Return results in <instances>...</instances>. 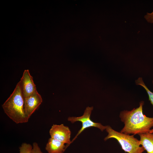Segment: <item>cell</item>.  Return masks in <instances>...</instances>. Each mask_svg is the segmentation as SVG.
Masks as SVG:
<instances>
[{
  "mask_svg": "<svg viewBox=\"0 0 153 153\" xmlns=\"http://www.w3.org/2000/svg\"><path fill=\"white\" fill-rule=\"evenodd\" d=\"M144 103L143 101H141L138 107L120 112L119 117L124 124L121 132L135 135L149 132L153 127V117H147L143 114Z\"/></svg>",
  "mask_w": 153,
  "mask_h": 153,
  "instance_id": "obj_1",
  "label": "cell"
},
{
  "mask_svg": "<svg viewBox=\"0 0 153 153\" xmlns=\"http://www.w3.org/2000/svg\"><path fill=\"white\" fill-rule=\"evenodd\" d=\"M24 99L19 82L12 93L2 105L5 113L16 124L27 122L29 119L24 112Z\"/></svg>",
  "mask_w": 153,
  "mask_h": 153,
  "instance_id": "obj_2",
  "label": "cell"
},
{
  "mask_svg": "<svg viewBox=\"0 0 153 153\" xmlns=\"http://www.w3.org/2000/svg\"><path fill=\"white\" fill-rule=\"evenodd\" d=\"M106 130L108 135L104 140L106 141L110 139H116L120 145L122 149L128 153H143L145 150L140 146V141L134 137L117 131L109 126H106Z\"/></svg>",
  "mask_w": 153,
  "mask_h": 153,
  "instance_id": "obj_3",
  "label": "cell"
},
{
  "mask_svg": "<svg viewBox=\"0 0 153 153\" xmlns=\"http://www.w3.org/2000/svg\"><path fill=\"white\" fill-rule=\"evenodd\" d=\"M93 107H88L85 110L83 114L81 116L76 117H69L68 118V120L72 123L77 121L80 122L82 123V126L78 131L77 134L71 141V143L82 131L86 129L91 127H94L99 129L103 131L106 129V126H104L101 123L93 122L90 118V116Z\"/></svg>",
  "mask_w": 153,
  "mask_h": 153,
  "instance_id": "obj_4",
  "label": "cell"
},
{
  "mask_svg": "<svg viewBox=\"0 0 153 153\" xmlns=\"http://www.w3.org/2000/svg\"><path fill=\"white\" fill-rule=\"evenodd\" d=\"M71 131L69 128L63 124H53L50 130L51 137L67 144V147L71 144Z\"/></svg>",
  "mask_w": 153,
  "mask_h": 153,
  "instance_id": "obj_5",
  "label": "cell"
},
{
  "mask_svg": "<svg viewBox=\"0 0 153 153\" xmlns=\"http://www.w3.org/2000/svg\"><path fill=\"white\" fill-rule=\"evenodd\" d=\"M24 98V112L26 116L29 118L42 102V99L37 91Z\"/></svg>",
  "mask_w": 153,
  "mask_h": 153,
  "instance_id": "obj_6",
  "label": "cell"
},
{
  "mask_svg": "<svg viewBox=\"0 0 153 153\" xmlns=\"http://www.w3.org/2000/svg\"><path fill=\"white\" fill-rule=\"evenodd\" d=\"M19 82L24 98L30 96L37 91L33 77L28 69L24 70Z\"/></svg>",
  "mask_w": 153,
  "mask_h": 153,
  "instance_id": "obj_7",
  "label": "cell"
},
{
  "mask_svg": "<svg viewBox=\"0 0 153 153\" xmlns=\"http://www.w3.org/2000/svg\"><path fill=\"white\" fill-rule=\"evenodd\" d=\"M65 144L50 137L46 144L45 149L48 153H63L67 148Z\"/></svg>",
  "mask_w": 153,
  "mask_h": 153,
  "instance_id": "obj_8",
  "label": "cell"
},
{
  "mask_svg": "<svg viewBox=\"0 0 153 153\" xmlns=\"http://www.w3.org/2000/svg\"><path fill=\"white\" fill-rule=\"evenodd\" d=\"M141 145L146 153H153V133L149 132L138 134Z\"/></svg>",
  "mask_w": 153,
  "mask_h": 153,
  "instance_id": "obj_9",
  "label": "cell"
},
{
  "mask_svg": "<svg viewBox=\"0 0 153 153\" xmlns=\"http://www.w3.org/2000/svg\"><path fill=\"white\" fill-rule=\"evenodd\" d=\"M135 83L137 85L143 87L146 90L148 96L149 100L153 106V92H151L146 86L141 77H139L135 80Z\"/></svg>",
  "mask_w": 153,
  "mask_h": 153,
  "instance_id": "obj_10",
  "label": "cell"
},
{
  "mask_svg": "<svg viewBox=\"0 0 153 153\" xmlns=\"http://www.w3.org/2000/svg\"><path fill=\"white\" fill-rule=\"evenodd\" d=\"M32 148L33 147L30 144L23 143L19 148V153H31Z\"/></svg>",
  "mask_w": 153,
  "mask_h": 153,
  "instance_id": "obj_11",
  "label": "cell"
},
{
  "mask_svg": "<svg viewBox=\"0 0 153 153\" xmlns=\"http://www.w3.org/2000/svg\"><path fill=\"white\" fill-rule=\"evenodd\" d=\"M31 153H43L41 151L38 144L36 142L33 143V148Z\"/></svg>",
  "mask_w": 153,
  "mask_h": 153,
  "instance_id": "obj_12",
  "label": "cell"
},
{
  "mask_svg": "<svg viewBox=\"0 0 153 153\" xmlns=\"http://www.w3.org/2000/svg\"><path fill=\"white\" fill-rule=\"evenodd\" d=\"M144 18L148 22L153 23V11L150 13L147 12Z\"/></svg>",
  "mask_w": 153,
  "mask_h": 153,
  "instance_id": "obj_13",
  "label": "cell"
},
{
  "mask_svg": "<svg viewBox=\"0 0 153 153\" xmlns=\"http://www.w3.org/2000/svg\"><path fill=\"white\" fill-rule=\"evenodd\" d=\"M149 132L151 133H153V128L152 129H151L150 130Z\"/></svg>",
  "mask_w": 153,
  "mask_h": 153,
  "instance_id": "obj_14",
  "label": "cell"
},
{
  "mask_svg": "<svg viewBox=\"0 0 153 153\" xmlns=\"http://www.w3.org/2000/svg\"><path fill=\"white\" fill-rule=\"evenodd\" d=\"M152 84H153V80H152Z\"/></svg>",
  "mask_w": 153,
  "mask_h": 153,
  "instance_id": "obj_15",
  "label": "cell"
}]
</instances>
